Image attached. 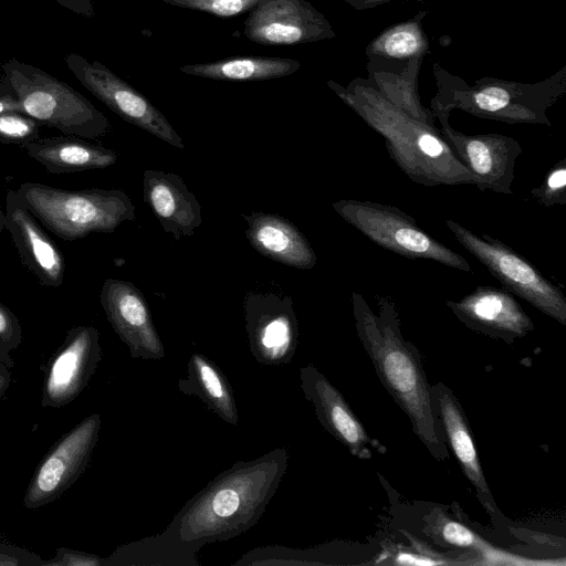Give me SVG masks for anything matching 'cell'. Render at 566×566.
<instances>
[{"instance_id": "obj_16", "label": "cell", "mask_w": 566, "mask_h": 566, "mask_svg": "<svg viewBox=\"0 0 566 566\" xmlns=\"http://www.w3.org/2000/svg\"><path fill=\"white\" fill-rule=\"evenodd\" d=\"M99 301L112 328L127 346L133 358L165 357L164 344L146 298L138 287L128 281L106 279Z\"/></svg>"}, {"instance_id": "obj_34", "label": "cell", "mask_w": 566, "mask_h": 566, "mask_svg": "<svg viewBox=\"0 0 566 566\" xmlns=\"http://www.w3.org/2000/svg\"><path fill=\"white\" fill-rule=\"evenodd\" d=\"M436 530H438V535L442 541L449 545L459 547L478 546L476 536L469 528L458 522L442 520V522L438 523Z\"/></svg>"}, {"instance_id": "obj_28", "label": "cell", "mask_w": 566, "mask_h": 566, "mask_svg": "<svg viewBox=\"0 0 566 566\" xmlns=\"http://www.w3.org/2000/svg\"><path fill=\"white\" fill-rule=\"evenodd\" d=\"M43 125L31 116L19 111L0 113V143L24 148L39 139Z\"/></svg>"}, {"instance_id": "obj_33", "label": "cell", "mask_w": 566, "mask_h": 566, "mask_svg": "<svg viewBox=\"0 0 566 566\" xmlns=\"http://www.w3.org/2000/svg\"><path fill=\"white\" fill-rule=\"evenodd\" d=\"M35 553L8 542L0 533V566H42Z\"/></svg>"}, {"instance_id": "obj_3", "label": "cell", "mask_w": 566, "mask_h": 566, "mask_svg": "<svg viewBox=\"0 0 566 566\" xmlns=\"http://www.w3.org/2000/svg\"><path fill=\"white\" fill-rule=\"evenodd\" d=\"M327 85L370 128L385 139L389 157L413 182L474 185V178L455 156L436 125L405 113L381 95L366 78H354L347 86Z\"/></svg>"}, {"instance_id": "obj_39", "label": "cell", "mask_w": 566, "mask_h": 566, "mask_svg": "<svg viewBox=\"0 0 566 566\" xmlns=\"http://www.w3.org/2000/svg\"><path fill=\"white\" fill-rule=\"evenodd\" d=\"M346 3L352 6L354 9L357 10H366V9H373L378 6L391 2L394 0H344ZM417 1H423V0H417Z\"/></svg>"}, {"instance_id": "obj_1", "label": "cell", "mask_w": 566, "mask_h": 566, "mask_svg": "<svg viewBox=\"0 0 566 566\" xmlns=\"http://www.w3.org/2000/svg\"><path fill=\"white\" fill-rule=\"evenodd\" d=\"M289 459L286 449L276 448L256 459L235 462L189 499L165 531L199 551L245 533L265 512Z\"/></svg>"}, {"instance_id": "obj_14", "label": "cell", "mask_w": 566, "mask_h": 566, "mask_svg": "<svg viewBox=\"0 0 566 566\" xmlns=\"http://www.w3.org/2000/svg\"><path fill=\"white\" fill-rule=\"evenodd\" d=\"M243 33L263 45H294L336 36L328 20L306 0H261L249 12Z\"/></svg>"}, {"instance_id": "obj_36", "label": "cell", "mask_w": 566, "mask_h": 566, "mask_svg": "<svg viewBox=\"0 0 566 566\" xmlns=\"http://www.w3.org/2000/svg\"><path fill=\"white\" fill-rule=\"evenodd\" d=\"M7 111L22 112L20 103L14 93L12 92V90L7 92H0V113Z\"/></svg>"}, {"instance_id": "obj_24", "label": "cell", "mask_w": 566, "mask_h": 566, "mask_svg": "<svg viewBox=\"0 0 566 566\" xmlns=\"http://www.w3.org/2000/svg\"><path fill=\"white\" fill-rule=\"evenodd\" d=\"M301 63L294 59L272 56H237L214 62L187 64L180 71L209 80L250 82L274 80L297 72Z\"/></svg>"}, {"instance_id": "obj_25", "label": "cell", "mask_w": 566, "mask_h": 566, "mask_svg": "<svg viewBox=\"0 0 566 566\" xmlns=\"http://www.w3.org/2000/svg\"><path fill=\"white\" fill-rule=\"evenodd\" d=\"M424 57L411 60L406 65L367 64L368 83L394 105L410 116L429 125H436V116L422 105L418 92V74Z\"/></svg>"}, {"instance_id": "obj_17", "label": "cell", "mask_w": 566, "mask_h": 566, "mask_svg": "<svg viewBox=\"0 0 566 566\" xmlns=\"http://www.w3.org/2000/svg\"><path fill=\"white\" fill-rule=\"evenodd\" d=\"M431 403L447 447L455 457L463 474L475 490L476 497L492 521L503 515L492 495L483 472L471 427L461 402L442 381L430 386Z\"/></svg>"}, {"instance_id": "obj_13", "label": "cell", "mask_w": 566, "mask_h": 566, "mask_svg": "<svg viewBox=\"0 0 566 566\" xmlns=\"http://www.w3.org/2000/svg\"><path fill=\"white\" fill-rule=\"evenodd\" d=\"M249 347L265 366L289 364L298 345V323L290 296L248 293L243 302Z\"/></svg>"}, {"instance_id": "obj_2", "label": "cell", "mask_w": 566, "mask_h": 566, "mask_svg": "<svg viewBox=\"0 0 566 566\" xmlns=\"http://www.w3.org/2000/svg\"><path fill=\"white\" fill-rule=\"evenodd\" d=\"M376 314L365 297H350L355 328L378 379L408 417L413 433L438 461L450 458L432 409L430 385L418 348L401 334L397 306L391 297L375 296Z\"/></svg>"}, {"instance_id": "obj_18", "label": "cell", "mask_w": 566, "mask_h": 566, "mask_svg": "<svg viewBox=\"0 0 566 566\" xmlns=\"http://www.w3.org/2000/svg\"><path fill=\"white\" fill-rule=\"evenodd\" d=\"M446 305L468 328L507 344L534 331V323L504 289L479 285L459 301Z\"/></svg>"}, {"instance_id": "obj_12", "label": "cell", "mask_w": 566, "mask_h": 566, "mask_svg": "<svg viewBox=\"0 0 566 566\" xmlns=\"http://www.w3.org/2000/svg\"><path fill=\"white\" fill-rule=\"evenodd\" d=\"M101 358L97 328L91 325L70 328L43 366L41 406L59 409L72 402L88 386Z\"/></svg>"}, {"instance_id": "obj_15", "label": "cell", "mask_w": 566, "mask_h": 566, "mask_svg": "<svg viewBox=\"0 0 566 566\" xmlns=\"http://www.w3.org/2000/svg\"><path fill=\"white\" fill-rule=\"evenodd\" d=\"M301 389L313 405L324 429L350 454L369 460L374 453H385L379 440L371 438L339 390L312 364L300 369Z\"/></svg>"}, {"instance_id": "obj_35", "label": "cell", "mask_w": 566, "mask_h": 566, "mask_svg": "<svg viewBox=\"0 0 566 566\" xmlns=\"http://www.w3.org/2000/svg\"><path fill=\"white\" fill-rule=\"evenodd\" d=\"M60 6L64 7L65 9L85 17V18H94L95 17V9L94 4L91 0H54Z\"/></svg>"}, {"instance_id": "obj_26", "label": "cell", "mask_w": 566, "mask_h": 566, "mask_svg": "<svg viewBox=\"0 0 566 566\" xmlns=\"http://www.w3.org/2000/svg\"><path fill=\"white\" fill-rule=\"evenodd\" d=\"M198 552L164 531L118 546L105 557V566H198Z\"/></svg>"}, {"instance_id": "obj_37", "label": "cell", "mask_w": 566, "mask_h": 566, "mask_svg": "<svg viewBox=\"0 0 566 566\" xmlns=\"http://www.w3.org/2000/svg\"><path fill=\"white\" fill-rule=\"evenodd\" d=\"M397 563L410 564V565H429V564H440L441 562L426 558L422 556H415V555H410V554H400L399 556H397Z\"/></svg>"}, {"instance_id": "obj_5", "label": "cell", "mask_w": 566, "mask_h": 566, "mask_svg": "<svg viewBox=\"0 0 566 566\" xmlns=\"http://www.w3.org/2000/svg\"><path fill=\"white\" fill-rule=\"evenodd\" d=\"M20 202L50 232L65 241L112 233L135 220V206L120 189L69 190L25 181L15 189Z\"/></svg>"}, {"instance_id": "obj_38", "label": "cell", "mask_w": 566, "mask_h": 566, "mask_svg": "<svg viewBox=\"0 0 566 566\" xmlns=\"http://www.w3.org/2000/svg\"><path fill=\"white\" fill-rule=\"evenodd\" d=\"M12 382L11 368L3 363H0V400L8 391Z\"/></svg>"}, {"instance_id": "obj_31", "label": "cell", "mask_w": 566, "mask_h": 566, "mask_svg": "<svg viewBox=\"0 0 566 566\" xmlns=\"http://www.w3.org/2000/svg\"><path fill=\"white\" fill-rule=\"evenodd\" d=\"M22 343V328L19 318L6 305L0 303V363L10 368L14 366L11 353Z\"/></svg>"}, {"instance_id": "obj_10", "label": "cell", "mask_w": 566, "mask_h": 566, "mask_svg": "<svg viewBox=\"0 0 566 566\" xmlns=\"http://www.w3.org/2000/svg\"><path fill=\"white\" fill-rule=\"evenodd\" d=\"M67 69L97 99L125 122L155 137L184 149L181 137L166 116L137 88L117 76L98 61H88L77 53L64 56Z\"/></svg>"}, {"instance_id": "obj_40", "label": "cell", "mask_w": 566, "mask_h": 566, "mask_svg": "<svg viewBox=\"0 0 566 566\" xmlns=\"http://www.w3.org/2000/svg\"><path fill=\"white\" fill-rule=\"evenodd\" d=\"M10 86L9 84L7 83L2 72L0 71V92H7V91H10Z\"/></svg>"}, {"instance_id": "obj_30", "label": "cell", "mask_w": 566, "mask_h": 566, "mask_svg": "<svg viewBox=\"0 0 566 566\" xmlns=\"http://www.w3.org/2000/svg\"><path fill=\"white\" fill-rule=\"evenodd\" d=\"M165 3L206 12L222 19L249 12L261 0H163Z\"/></svg>"}, {"instance_id": "obj_41", "label": "cell", "mask_w": 566, "mask_h": 566, "mask_svg": "<svg viewBox=\"0 0 566 566\" xmlns=\"http://www.w3.org/2000/svg\"><path fill=\"white\" fill-rule=\"evenodd\" d=\"M4 217H6L4 210L2 209V207L0 205V238H1L2 230L6 229L4 228Z\"/></svg>"}, {"instance_id": "obj_4", "label": "cell", "mask_w": 566, "mask_h": 566, "mask_svg": "<svg viewBox=\"0 0 566 566\" xmlns=\"http://www.w3.org/2000/svg\"><path fill=\"white\" fill-rule=\"evenodd\" d=\"M433 74L437 85L433 99L442 107L507 124L551 126L547 111L566 92V67L532 84L482 77L469 85L439 63L433 64Z\"/></svg>"}, {"instance_id": "obj_7", "label": "cell", "mask_w": 566, "mask_h": 566, "mask_svg": "<svg viewBox=\"0 0 566 566\" xmlns=\"http://www.w3.org/2000/svg\"><path fill=\"white\" fill-rule=\"evenodd\" d=\"M332 208L348 224L390 252L472 272L465 258L423 231L413 217L397 207L370 200L340 199L333 202Z\"/></svg>"}, {"instance_id": "obj_20", "label": "cell", "mask_w": 566, "mask_h": 566, "mask_svg": "<svg viewBox=\"0 0 566 566\" xmlns=\"http://www.w3.org/2000/svg\"><path fill=\"white\" fill-rule=\"evenodd\" d=\"M144 201L166 233L177 241L190 237L202 223L201 207L195 195L176 174L146 169L143 179Z\"/></svg>"}, {"instance_id": "obj_29", "label": "cell", "mask_w": 566, "mask_h": 566, "mask_svg": "<svg viewBox=\"0 0 566 566\" xmlns=\"http://www.w3.org/2000/svg\"><path fill=\"white\" fill-rule=\"evenodd\" d=\"M530 195L543 207L566 203V159H559L545 175L542 184L530 190Z\"/></svg>"}, {"instance_id": "obj_21", "label": "cell", "mask_w": 566, "mask_h": 566, "mask_svg": "<svg viewBox=\"0 0 566 566\" xmlns=\"http://www.w3.org/2000/svg\"><path fill=\"white\" fill-rule=\"evenodd\" d=\"M248 223L245 235L262 255L301 270L316 265V254L303 233L287 219L272 213L242 216Z\"/></svg>"}, {"instance_id": "obj_22", "label": "cell", "mask_w": 566, "mask_h": 566, "mask_svg": "<svg viewBox=\"0 0 566 566\" xmlns=\"http://www.w3.org/2000/svg\"><path fill=\"white\" fill-rule=\"evenodd\" d=\"M50 174H72L113 166L117 153L74 135L40 137L23 148Z\"/></svg>"}, {"instance_id": "obj_6", "label": "cell", "mask_w": 566, "mask_h": 566, "mask_svg": "<svg viewBox=\"0 0 566 566\" xmlns=\"http://www.w3.org/2000/svg\"><path fill=\"white\" fill-rule=\"evenodd\" d=\"M24 114L64 135L87 139L111 130L106 116L72 86L31 64L10 59L0 65Z\"/></svg>"}, {"instance_id": "obj_19", "label": "cell", "mask_w": 566, "mask_h": 566, "mask_svg": "<svg viewBox=\"0 0 566 566\" xmlns=\"http://www.w3.org/2000/svg\"><path fill=\"white\" fill-rule=\"evenodd\" d=\"M4 213V228L23 266L42 286L60 287L65 276L63 253L20 202L13 189L7 191Z\"/></svg>"}, {"instance_id": "obj_23", "label": "cell", "mask_w": 566, "mask_h": 566, "mask_svg": "<svg viewBox=\"0 0 566 566\" xmlns=\"http://www.w3.org/2000/svg\"><path fill=\"white\" fill-rule=\"evenodd\" d=\"M178 389L198 397L212 412L229 424H238L239 416L232 387L211 359L193 354L187 364V376L178 380Z\"/></svg>"}, {"instance_id": "obj_9", "label": "cell", "mask_w": 566, "mask_h": 566, "mask_svg": "<svg viewBox=\"0 0 566 566\" xmlns=\"http://www.w3.org/2000/svg\"><path fill=\"white\" fill-rule=\"evenodd\" d=\"M101 426V416L92 413L50 448L28 484L24 507L36 510L54 502L81 478L97 444Z\"/></svg>"}, {"instance_id": "obj_8", "label": "cell", "mask_w": 566, "mask_h": 566, "mask_svg": "<svg viewBox=\"0 0 566 566\" xmlns=\"http://www.w3.org/2000/svg\"><path fill=\"white\" fill-rule=\"evenodd\" d=\"M446 226L504 290L525 300L560 325H566L564 293L531 261L490 234L479 235L451 219L446 220Z\"/></svg>"}, {"instance_id": "obj_11", "label": "cell", "mask_w": 566, "mask_h": 566, "mask_svg": "<svg viewBox=\"0 0 566 566\" xmlns=\"http://www.w3.org/2000/svg\"><path fill=\"white\" fill-rule=\"evenodd\" d=\"M430 109L440 122L443 139L472 174L474 186L481 191L512 195L515 161L522 154L521 144L501 134L467 135L455 130L449 123L451 111L433 98Z\"/></svg>"}, {"instance_id": "obj_32", "label": "cell", "mask_w": 566, "mask_h": 566, "mask_svg": "<svg viewBox=\"0 0 566 566\" xmlns=\"http://www.w3.org/2000/svg\"><path fill=\"white\" fill-rule=\"evenodd\" d=\"M42 566H105V557L74 548L57 547L54 556L44 559Z\"/></svg>"}, {"instance_id": "obj_27", "label": "cell", "mask_w": 566, "mask_h": 566, "mask_svg": "<svg viewBox=\"0 0 566 566\" xmlns=\"http://www.w3.org/2000/svg\"><path fill=\"white\" fill-rule=\"evenodd\" d=\"M426 15V11H420L409 20L386 28L367 45V64L401 66L411 60L426 57L429 52L422 24Z\"/></svg>"}]
</instances>
